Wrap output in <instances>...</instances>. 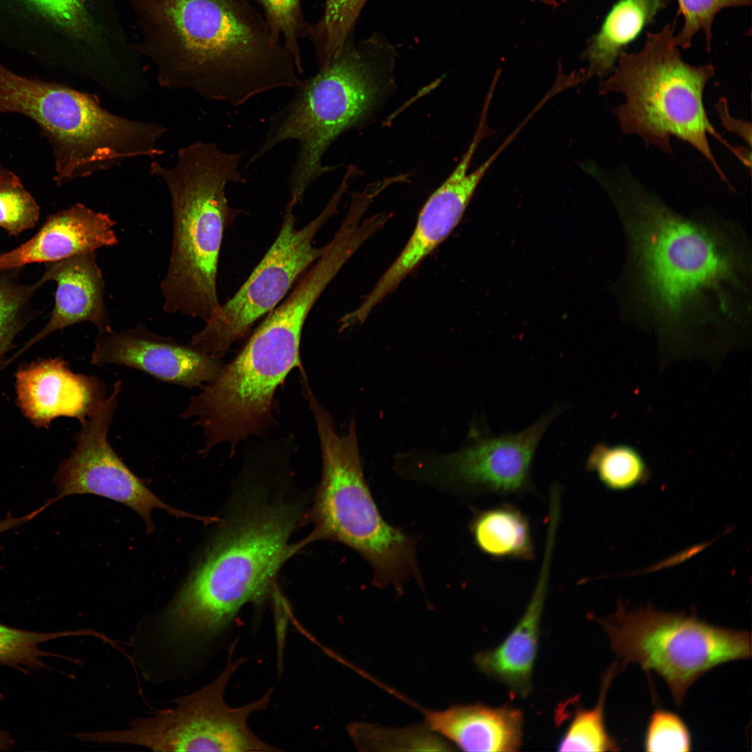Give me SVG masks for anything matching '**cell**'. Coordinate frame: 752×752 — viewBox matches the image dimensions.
Wrapping results in <instances>:
<instances>
[{
  "label": "cell",
  "instance_id": "6da1fadb",
  "mask_svg": "<svg viewBox=\"0 0 752 752\" xmlns=\"http://www.w3.org/2000/svg\"><path fill=\"white\" fill-rule=\"evenodd\" d=\"M602 187L624 226L630 299L664 342L685 347L700 331L744 329L751 312L745 240L730 227L674 211L625 168Z\"/></svg>",
  "mask_w": 752,
  "mask_h": 752
},
{
  "label": "cell",
  "instance_id": "7a4b0ae2",
  "mask_svg": "<svg viewBox=\"0 0 752 752\" xmlns=\"http://www.w3.org/2000/svg\"><path fill=\"white\" fill-rule=\"evenodd\" d=\"M135 50L158 84L233 107L301 81L291 54L248 0H129Z\"/></svg>",
  "mask_w": 752,
  "mask_h": 752
},
{
  "label": "cell",
  "instance_id": "3957f363",
  "mask_svg": "<svg viewBox=\"0 0 752 752\" xmlns=\"http://www.w3.org/2000/svg\"><path fill=\"white\" fill-rule=\"evenodd\" d=\"M249 501L216 537L165 611L163 629L172 644H195L224 630L243 605L264 597L291 554L297 506L262 496Z\"/></svg>",
  "mask_w": 752,
  "mask_h": 752
},
{
  "label": "cell",
  "instance_id": "277c9868",
  "mask_svg": "<svg viewBox=\"0 0 752 752\" xmlns=\"http://www.w3.org/2000/svg\"><path fill=\"white\" fill-rule=\"evenodd\" d=\"M243 157V152L199 141L180 148L171 166L157 159L150 164V173L169 191L172 212L171 254L160 284L166 313L206 323L221 309L217 284L224 233L244 213L229 204L226 187L246 182L240 171Z\"/></svg>",
  "mask_w": 752,
  "mask_h": 752
},
{
  "label": "cell",
  "instance_id": "5b68a950",
  "mask_svg": "<svg viewBox=\"0 0 752 752\" xmlns=\"http://www.w3.org/2000/svg\"><path fill=\"white\" fill-rule=\"evenodd\" d=\"M393 53L375 36L357 45L348 39L326 66L301 79L293 97L272 116L247 165L283 142L297 141L299 150L288 185L290 196L300 203L317 179L335 169L322 163L329 148L380 100L391 81Z\"/></svg>",
  "mask_w": 752,
  "mask_h": 752
},
{
  "label": "cell",
  "instance_id": "8992f818",
  "mask_svg": "<svg viewBox=\"0 0 752 752\" xmlns=\"http://www.w3.org/2000/svg\"><path fill=\"white\" fill-rule=\"evenodd\" d=\"M675 22L648 33L642 49L624 52L615 70L601 82L599 93L617 92L624 102L613 108L624 134H636L646 146L673 155L672 136L694 147L727 185L729 181L708 142V134L730 146L716 131L703 104L705 86L715 72L710 64L693 65L681 56L674 34Z\"/></svg>",
  "mask_w": 752,
  "mask_h": 752
},
{
  "label": "cell",
  "instance_id": "52a82bcc",
  "mask_svg": "<svg viewBox=\"0 0 752 752\" xmlns=\"http://www.w3.org/2000/svg\"><path fill=\"white\" fill-rule=\"evenodd\" d=\"M319 435L322 476L313 508L314 535L340 542L369 564L373 584L392 586L402 594L414 579L423 586L416 556L418 538L388 523L382 516L366 481L356 424L339 434L327 411L312 393L307 395Z\"/></svg>",
  "mask_w": 752,
  "mask_h": 752
},
{
  "label": "cell",
  "instance_id": "ba28073f",
  "mask_svg": "<svg viewBox=\"0 0 752 752\" xmlns=\"http://www.w3.org/2000/svg\"><path fill=\"white\" fill-rule=\"evenodd\" d=\"M305 321L297 311L273 309L238 356L190 399L180 416L196 418L207 440L203 452L221 443L235 447L272 423L276 387L300 365Z\"/></svg>",
  "mask_w": 752,
  "mask_h": 752
},
{
  "label": "cell",
  "instance_id": "9c48e42d",
  "mask_svg": "<svg viewBox=\"0 0 752 752\" xmlns=\"http://www.w3.org/2000/svg\"><path fill=\"white\" fill-rule=\"evenodd\" d=\"M595 621L622 666L638 664L660 675L677 705L707 671L751 657L749 632L712 625L695 614L662 612L651 605L632 611L619 602L614 613Z\"/></svg>",
  "mask_w": 752,
  "mask_h": 752
},
{
  "label": "cell",
  "instance_id": "30bf717a",
  "mask_svg": "<svg viewBox=\"0 0 752 752\" xmlns=\"http://www.w3.org/2000/svg\"><path fill=\"white\" fill-rule=\"evenodd\" d=\"M235 645L221 673L201 689L175 700V706L134 720L124 730L92 732L90 739L99 744H129L156 751H277L259 739L247 720L265 710L272 689L259 699L231 707L224 693L232 675L245 659H233Z\"/></svg>",
  "mask_w": 752,
  "mask_h": 752
},
{
  "label": "cell",
  "instance_id": "8fae6325",
  "mask_svg": "<svg viewBox=\"0 0 752 752\" xmlns=\"http://www.w3.org/2000/svg\"><path fill=\"white\" fill-rule=\"evenodd\" d=\"M347 187L342 182L321 212L299 228L294 212L298 202L290 196L274 243L238 291L193 336L191 345L219 359L256 320L281 302L296 281L324 253L326 245L315 246L314 238L337 213Z\"/></svg>",
  "mask_w": 752,
  "mask_h": 752
},
{
  "label": "cell",
  "instance_id": "7c38bea8",
  "mask_svg": "<svg viewBox=\"0 0 752 752\" xmlns=\"http://www.w3.org/2000/svg\"><path fill=\"white\" fill-rule=\"evenodd\" d=\"M565 409L556 403L515 434L494 436L472 430L471 441L460 450L402 456L398 469L407 479L455 495L522 492L531 485V466L542 438Z\"/></svg>",
  "mask_w": 752,
  "mask_h": 752
},
{
  "label": "cell",
  "instance_id": "4fadbf2b",
  "mask_svg": "<svg viewBox=\"0 0 752 752\" xmlns=\"http://www.w3.org/2000/svg\"><path fill=\"white\" fill-rule=\"evenodd\" d=\"M104 39L88 0H0V45L94 81Z\"/></svg>",
  "mask_w": 752,
  "mask_h": 752
},
{
  "label": "cell",
  "instance_id": "5bb4252c",
  "mask_svg": "<svg viewBox=\"0 0 752 752\" xmlns=\"http://www.w3.org/2000/svg\"><path fill=\"white\" fill-rule=\"evenodd\" d=\"M121 382L114 383L111 393L84 421L76 445L54 477L58 489L53 503L70 495L91 494L123 503L144 520L148 533L153 524L151 512L161 509L175 517L191 515L165 503L150 490L116 453L108 432L118 405Z\"/></svg>",
  "mask_w": 752,
  "mask_h": 752
},
{
  "label": "cell",
  "instance_id": "9a60e30c",
  "mask_svg": "<svg viewBox=\"0 0 752 752\" xmlns=\"http://www.w3.org/2000/svg\"><path fill=\"white\" fill-rule=\"evenodd\" d=\"M492 133L487 119L480 118L467 150L451 174L424 204L414 230L400 254L357 307L359 315L368 316L459 224L483 178L501 152L514 141L513 136L509 134L485 162L469 172L477 148Z\"/></svg>",
  "mask_w": 752,
  "mask_h": 752
},
{
  "label": "cell",
  "instance_id": "2e32d148",
  "mask_svg": "<svg viewBox=\"0 0 752 752\" xmlns=\"http://www.w3.org/2000/svg\"><path fill=\"white\" fill-rule=\"evenodd\" d=\"M91 363L124 366L186 387L208 383L222 368L219 359L190 343H179L141 326L122 331L112 328L99 331Z\"/></svg>",
  "mask_w": 752,
  "mask_h": 752
},
{
  "label": "cell",
  "instance_id": "e0dca14e",
  "mask_svg": "<svg viewBox=\"0 0 752 752\" xmlns=\"http://www.w3.org/2000/svg\"><path fill=\"white\" fill-rule=\"evenodd\" d=\"M15 388L22 412L38 428H48L60 416L82 422L107 398L106 386L100 378L74 373L60 357L19 368Z\"/></svg>",
  "mask_w": 752,
  "mask_h": 752
},
{
  "label": "cell",
  "instance_id": "ac0fdd59",
  "mask_svg": "<svg viewBox=\"0 0 752 752\" xmlns=\"http://www.w3.org/2000/svg\"><path fill=\"white\" fill-rule=\"evenodd\" d=\"M116 221L108 213L77 203L49 215L31 239L0 254V269H19L33 263H52L94 252L118 243Z\"/></svg>",
  "mask_w": 752,
  "mask_h": 752
},
{
  "label": "cell",
  "instance_id": "d6986e66",
  "mask_svg": "<svg viewBox=\"0 0 752 752\" xmlns=\"http://www.w3.org/2000/svg\"><path fill=\"white\" fill-rule=\"evenodd\" d=\"M49 281L56 283L49 321L6 364L42 338L70 325L88 322L98 331L111 328L104 304V281L95 251L46 263L38 282L43 285Z\"/></svg>",
  "mask_w": 752,
  "mask_h": 752
},
{
  "label": "cell",
  "instance_id": "ffe728a7",
  "mask_svg": "<svg viewBox=\"0 0 752 752\" xmlns=\"http://www.w3.org/2000/svg\"><path fill=\"white\" fill-rule=\"evenodd\" d=\"M556 530L547 529L538 578L516 626L496 648L479 652L475 662L485 675L505 684L515 696L525 697L532 688L541 616L547 596Z\"/></svg>",
  "mask_w": 752,
  "mask_h": 752
},
{
  "label": "cell",
  "instance_id": "44dd1931",
  "mask_svg": "<svg viewBox=\"0 0 752 752\" xmlns=\"http://www.w3.org/2000/svg\"><path fill=\"white\" fill-rule=\"evenodd\" d=\"M425 723L465 751H517L523 744L524 715L508 705H452L425 712Z\"/></svg>",
  "mask_w": 752,
  "mask_h": 752
},
{
  "label": "cell",
  "instance_id": "7402d4cb",
  "mask_svg": "<svg viewBox=\"0 0 752 752\" xmlns=\"http://www.w3.org/2000/svg\"><path fill=\"white\" fill-rule=\"evenodd\" d=\"M668 0H617L591 38L583 57L588 61L586 79L605 78L613 72L620 56L636 41Z\"/></svg>",
  "mask_w": 752,
  "mask_h": 752
},
{
  "label": "cell",
  "instance_id": "603a6c76",
  "mask_svg": "<svg viewBox=\"0 0 752 752\" xmlns=\"http://www.w3.org/2000/svg\"><path fill=\"white\" fill-rule=\"evenodd\" d=\"M469 527L476 546L490 557L521 560L534 557L528 519L512 506L477 510Z\"/></svg>",
  "mask_w": 752,
  "mask_h": 752
},
{
  "label": "cell",
  "instance_id": "cb8c5ba5",
  "mask_svg": "<svg viewBox=\"0 0 752 752\" xmlns=\"http://www.w3.org/2000/svg\"><path fill=\"white\" fill-rule=\"evenodd\" d=\"M619 667L613 664L604 674L597 704L590 709L577 708L558 744L560 751H617V742L609 734L604 722V704L610 684Z\"/></svg>",
  "mask_w": 752,
  "mask_h": 752
},
{
  "label": "cell",
  "instance_id": "d4e9b609",
  "mask_svg": "<svg viewBox=\"0 0 752 752\" xmlns=\"http://www.w3.org/2000/svg\"><path fill=\"white\" fill-rule=\"evenodd\" d=\"M19 269H0V370L19 333L36 317L33 296L42 285H28L18 278Z\"/></svg>",
  "mask_w": 752,
  "mask_h": 752
},
{
  "label": "cell",
  "instance_id": "484cf974",
  "mask_svg": "<svg viewBox=\"0 0 752 752\" xmlns=\"http://www.w3.org/2000/svg\"><path fill=\"white\" fill-rule=\"evenodd\" d=\"M586 468L612 491L632 489L645 483L649 477L641 454L627 445L597 444L587 457Z\"/></svg>",
  "mask_w": 752,
  "mask_h": 752
},
{
  "label": "cell",
  "instance_id": "4316f807",
  "mask_svg": "<svg viewBox=\"0 0 752 752\" xmlns=\"http://www.w3.org/2000/svg\"><path fill=\"white\" fill-rule=\"evenodd\" d=\"M349 731L361 750L452 751V745L426 723L407 728H386L369 724H352Z\"/></svg>",
  "mask_w": 752,
  "mask_h": 752
},
{
  "label": "cell",
  "instance_id": "83f0119b",
  "mask_svg": "<svg viewBox=\"0 0 752 752\" xmlns=\"http://www.w3.org/2000/svg\"><path fill=\"white\" fill-rule=\"evenodd\" d=\"M367 0H326L324 11L308 37L314 45L319 68L343 48Z\"/></svg>",
  "mask_w": 752,
  "mask_h": 752
},
{
  "label": "cell",
  "instance_id": "f1b7e54d",
  "mask_svg": "<svg viewBox=\"0 0 752 752\" xmlns=\"http://www.w3.org/2000/svg\"><path fill=\"white\" fill-rule=\"evenodd\" d=\"M83 634H88V630L44 633L0 624V664L22 671L45 667L42 658L54 654L40 650V644L61 637Z\"/></svg>",
  "mask_w": 752,
  "mask_h": 752
},
{
  "label": "cell",
  "instance_id": "f546056e",
  "mask_svg": "<svg viewBox=\"0 0 752 752\" xmlns=\"http://www.w3.org/2000/svg\"><path fill=\"white\" fill-rule=\"evenodd\" d=\"M272 33L293 58L299 75L304 72L300 39L308 37L311 24L304 19L301 0H258Z\"/></svg>",
  "mask_w": 752,
  "mask_h": 752
},
{
  "label": "cell",
  "instance_id": "4dcf8cb0",
  "mask_svg": "<svg viewBox=\"0 0 752 752\" xmlns=\"http://www.w3.org/2000/svg\"><path fill=\"white\" fill-rule=\"evenodd\" d=\"M40 207L19 178L0 165V227L17 236L34 227Z\"/></svg>",
  "mask_w": 752,
  "mask_h": 752
},
{
  "label": "cell",
  "instance_id": "1f68e13d",
  "mask_svg": "<svg viewBox=\"0 0 752 752\" xmlns=\"http://www.w3.org/2000/svg\"><path fill=\"white\" fill-rule=\"evenodd\" d=\"M678 15L684 19L680 33L675 35L679 47L687 49L692 43L694 36L700 30L705 34L707 49L711 50L712 28L714 17L721 10L727 8L749 6L751 0H677Z\"/></svg>",
  "mask_w": 752,
  "mask_h": 752
},
{
  "label": "cell",
  "instance_id": "d6a6232c",
  "mask_svg": "<svg viewBox=\"0 0 752 752\" xmlns=\"http://www.w3.org/2000/svg\"><path fill=\"white\" fill-rule=\"evenodd\" d=\"M643 746L650 752H687L691 750V736L677 714L657 709L649 718Z\"/></svg>",
  "mask_w": 752,
  "mask_h": 752
},
{
  "label": "cell",
  "instance_id": "836d02e7",
  "mask_svg": "<svg viewBox=\"0 0 752 752\" xmlns=\"http://www.w3.org/2000/svg\"><path fill=\"white\" fill-rule=\"evenodd\" d=\"M716 107L723 127L728 131L739 136L751 148V123L733 117L729 111L728 102L725 97L719 100Z\"/></svg>",
  "mask_w": 752,
  "mask_h": 752
},
{
  "label": "cell",
  "instance_id": "e575fe53",
  "mask_svg": "<svg viewBox=\"0 0 752 752\" xmlns=\"http://www.w3.org/2000/svg\"><path fill=\"white\" fill-rule=\"evenodd\" d=\"M48 506H49V503L47 501L34 511L19 517H13L10 513H8L5 518L0 519V534L31 521Z\"/></svg>",
  "mask_w": 752,
  "mask_h": 752
},
{
  "label": "cell",
  "instance_id": "d590c367",
  "mask_svg": "<svg viewBox=\"0 0 752 752\" xmlns=\"http://www.w3.org/2000/svg\"><path fill=\"white\" fill-rule=\"evenodd\" d=\"M2 698L3 695L0 694V700ZM14 742V739L10 737L8 733L0 730V751L8 750Z\"/></svg>",
  "mask_w": 752,
  "mask_h": 752
},
{
  "label": "cell",
  "instance_id": "8d00e7d4",
  "mask_svg": "<svg viewBox=\"0 0 752 752\" xmlns=\"http://www.w3.org/2000/svg\"><path fill=\"white\" fill-rule=\"evenodd\" d=\"M540 1L544 2L545 3H547V4H549L550 6H556L558 4V1H559V0H540Z\"/></svg>",
  "mask_w": 752,
  "mask_h": 752
}]
</instances>
